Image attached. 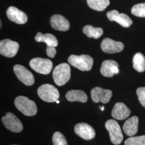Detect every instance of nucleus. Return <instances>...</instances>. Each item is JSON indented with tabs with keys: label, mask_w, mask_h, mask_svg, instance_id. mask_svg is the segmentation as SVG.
<instances>
[{
	"label": "nucleus",
	"mask_w": 145,
	"mask_h": 145,
	"mask_svg": "<svg viewBox=\"0 0 145 145\" xmlns=\"http://www.w3.org/2000/svg\"><path fill=\"white\" fill-rule=\"evenodd\" d=\"M70 65L81 71L91 70L93 65V59L88 55H71L68 59Z\"/></svg>",
	"instance_id": "3"
},
{
	"label": "nucleus",
	"mask_w": 145,
	"mask_h": 145,
	"mask_svg": "<svg viewBox=\"0 0 145 145\" xmlns=\"http://www.w3.org/2000/svg\"><path fill=\"white\" fill-rule=\"evenodd\" d=\"M7 15L10 21L17 24H23L27 21V17L22 11L15 7H10L7 10Z\"/></svg>",
	"instance_id": "14"
},
{
	"label": "nucleus",
	"mask_w": 145,
	"mask_h": 145,
	"mask_svg": "<svg viewBox=\"0 0 145 145\" xmlns=\"http://www.w3.org/2000/svg\"><path fill=\"white\" fill-rule=\"evenodd\" d=\"M35 40L37 42H44L47 44V47H57L58 42L56 37L50 33L42 34L41 32H38L35 37Z\"/></svg>",
	"instance_id": "20"
},
{
	"label": "nucleus",
	"mask_w": 145,
	"mask_h": 145,
	"mask_svg": "<svg viewBox=\"0 0 145 145\" xmlns=\"http://www.w3.org/2000/svg\"><path fill=\"white\" fill-rule=\"evenodd\" d=\"M112 96V91L104 89L100 87H95L91 91V96L95 103L101 102L103 104L108 103Z\"/></svg>",
	"instance_id": "10"
},
{
	"label": "nucleus",
	"mask_w": 145,
	"mask_h": 145,
	"mask_svg": "<svg viewBox=\"0 0 145 145\" xmlns=\"http://www.w3.org/2000/svg\"><path fill=\"white\" fill-rule=\"evenodd\" d=\"M133 67L138 72L145 71V57L141 53L135 54L133 57Z\"/></svg>",
	"instance_id": "21"
},
{
	"label": "nucleus",
	"mask_w": 145,
	"mask_h": 145,
	"mask_svg": "<svg viewBox=\"0 0 145 145\" xmlns=\"http://www.w3.org/2000/svg\"><path fill=\"white\" fill-rule=\"evenodd\" d=\"M131 114L130 109L123 103L118 102L114 105L111 115L115 119L124 120L129 117Z\"/></svg>",
	"instance_id": "17"
},
{
	"label": "nucleus",
	"mask_w": 145,
	"mask_h": 145,
	"mask_svg": "<svg viewBox=\"0 0 145 145\" xmlns=\"http://www.w3.org/2000/svg\"><path fill=\"white\" fill-rule=\"evenodd\" d=\"M101 47L104 52L113 54L121 52L124 48V45L121 42H116L107 38L103 40Z\"/></svg>",
	"instance_id": "12"
},
{
	"label": "nucleus",
	"mask_w": 145,
	"mask_h": 145,
	"mask_svg": "<svg viewBox=\"0 0 145 145\" xmlns=\"http://www.w3.org/2000/svg\"><path fill=\"white\" fill-rule=\"evenodd\" d=\"M88 6L95 10L102 11L110 5L109 0H87Z\"/></svg>",
	"instance_id": "23"
},
{
	"label": "nucleus",
	"mask_w": 145,
	"mask_h": 145,
	"mask_svg": "<svg viewBox=\"0 0 145 145\" xmlns=\"http://www.w3.org/2000/svg\"><path fill=\"white\" fill-rule=\"evenodd\" d=\"M125 145H145V135L130 137L125 141Z\"/></svg>",
	"instance_id": "24"
},
{
	"label": "nucleus",
	"mask_w": 145,
	"mask_h": 145,
	"mask_svg": "<svg viewBox=\"0 0 145 145\" xmlns=\"http://www.w3.org/2000/svg\"><path fill=\"white\" fill-rule=\"evenodd\" d=\"M71 68L66 63H62L54 68L53 71V78L58 86L65 84L71 78Z\"/></svg>",
	"instance_id": "2"
},
{
	"label": "nucleus",
	"mask_w": 145,
	"mask_h": 145,
	"mask_svg": "<svg viewBox=\"0 0 145 145\" xmlns=\"http://www.w3.org/2000/svg\"><path fill=\"white\" fill-rule=\"evenodd\" d=\"M74 131L78 136L86 140L93 139L96 135L93 127L84 123H78L74 127Z\"/></svg>",
	"instance_id": "11"
},
{
	"label": "nucleus",
	"mask_w": 145,
	"mask_h": 145,
	"mask_svg": "<svg viewBox=\"0 0 145 145\" xmlns=\"http://www.w3.org/2000/svg\"><path fill=\"white\" fill-rule=\"evenodd\" d=\"M66 98L70 102H80L85 103L87 101L88 97L84 91L80 90H71L68 91Z\"/></svg>",
	"instance_id": "19"
},
{
	"label": "nucleus",
	"mask_w": 145,
	"mask_h": 145,
	"mask_svg": "<svg viewBox=\"0 0 145 145\" xmlns=\"http://www.w3.org/2000/svg\"><path fill=\"white\" fill-rule=\"evenodd\" d=\"M138 122L139 119L137 116H133L127 119L123 127L125 133L130 137L135 135L138 130Z\"/></svg>",
	"instance_id": "18"
},
{
	"label": "nucleus",
	"mask_w": 145,
	"mask_h": 145,
	"mask_svg": "<svg viewBox=\"0 0 145 145\" xmlns=\"http://www.w3.org/2000/svg\"><path fill=\"white\" fill-rule=\"evenodd\" d=\"M83 32L89 38L98 39L102 36L103 30L101 27H95L91 25H87L83 27Z\"/></svg>",
	"instance_id": "22"
},
{
	"label": "nucleus",
	"mask_w": 145,
	"mask_h": 145,
	"mask_svg": "<svg viewBox=\"0 0 145 145\" xmlns=\"http://www.w3.org/2000/svg\"><path fill=\"white\" fill-rule=\"evenodd\" d=\"M14 72L18 80L26 86H30L35 83L33 74L25 67L20 65H16L14 67Z\"/></svg>",
	"instance_id": "9"
},
{
	"label": "nucleus",
	"mask_w": 145,
	"mask_h": 145,
	"mask_svg": "<svg viewBox=\"0 0 145 145\" xmlns=\"http://www.w3.org/2000/svg\"><path fill=\"white\" fill-rule=\"evenodd\" d=\"M37 93L39 97L46 102H56L60 96L57 89L50 84H45L39 87Z\"/></svg>",
	"instance_id": "4"
},
{
	"label": "nucleus",
	"mask_w": 145,
	"mask_h": 145,
	"mask_svg": "<svg viewBox=\"0 0 145 145\" xmlns=\"http://www.w3.org/2000/svg\"><path fill=\"white\" fill-rule=\"evenodd\" d=\"M2 121L5 127L11 132L19 133L23 129L20 119L11 112H7L5 116L2 118Z\"/></svg>",
	"instance_id": "7"
},
{
	"label": "nucleus",
	"mask_w": 145,
	"mask_h": 145,
	"mask_svg": "<svg viewBox=\"0 0 145 145\" xmlns=\"http://www.w3.org/2000/svg\"><path fill=\"white\" fill-rule=\"evenodd\" d=\"M118 65L116 61L111 60L104 61L101 68L100 72L104 76L111 78L114 74L119 72Z\"/></svg>",
	"instance_id": "15"
},
{
	"label": "nucleus",
	"mask_w": 145,
	"mask_h": 145,
	"mask_svg": "<svg viewBox=\"0 0 145 145\" xmlns=\"http://www.w3.org/2000/svg\"><path fill=\"white\" fill-rule=\"evenodd\" d=\"M56 50L54 47H47L46 53L47 56L48 57L53 58L55 57L56 54Z\"/></svg>",
	"instance_id": "28"
},
{
	"label": "nucleus",
	"mask_w": 145,
	"mask_h": 145,
	"mask_svg": "<svg viewBox=\"0 0 145 145\" xmlns=\"http://www.w3.org/2000/svg\"><path fill=\"white\" fill-rule=\"evenodd\" d=\"M137 94L140 104L145 108V87H140L137 90Z\"/></svg>",
	"instance_id": "27"
},
{
	"label": "nucleus",
	"mask_w": 145,
	"mask_h": 145,
	"mask_svg": "<svg viewBox=\"0 0 145 145\" xmlns=\"http://www.w3.org/2000/svg\"><path fill=\"white\" fill-rule=\"evenodd\" d=\"M19 47L18 42L8 39H4L0 42V53L5 57H14L18 52Z\"/></svg>",
	"instance_id": "8"
},
{
	"label": "nucleus",
	"mask_w": 145,
	"mask_h": 145,
	"mask_svg": "<svg viewBox=\"0 0 145 145\" xmlns=\"http://www.w3.org/2000/svg\"><path fill=\"white\" fill-rule=\"evenodd\" d=\"M50 24L52 28L57 31H67L70 27L69 21L65 17L59 14L52 16L50 18Z\"/></svg>",
	"instance_id": "16"
},
{
	"label": "nucleus",
	"mask_w": 145,
	"mask_h": 145,
	"mask_svg": "<svg viewBox=\"0 0 145 145\" xmlns=\"http://www.w3.org/2000/svg\"><path fill=\"white\" fill-rule=\"evenodd\" d=\"M106 129L109 132L110 140L114 145H119L123 140L122 131L118 123L114 119H110L105 124Z\"/></svg>",
	"instance_id": "5"
},
{
	"label": "nucleus",
	"mask_w": 145,
	"mask_h": 145,
	"mask_svg": "<svg viewBox=\"0 0 145 145\" xmlns=\"http://www.w3.org/2000/svg\"><path fill=\"white\" fill-rule=\"evenodd\" d=\"M99 109H101L102 111H104V107L103 106H100V107H99Z\"/></svg>",
	"instance_id": "29"
},
{
	"label": "nucleus",
	"mask_w": 145,
	"mask_h": 145,
	"mask_svg": "<svg viewBox=\"0 0 145 145\" xmlns=\"http://www.w3.org/2000/svg\"><path fill=\"white\" fill-rule=\"evenodd\" d=\"M131 12L137 17H145V3L134 5L131 9Z\"/></svg>",
	"instance_id": "25"
},
{
	"label": "nucleus",
	"mask_w": 145,
	"mask_h": 145,
	"mask_svg": "<svg viewBox=\"0 0 145 145\" xmlns=\"http://www.w3.org/2000/svg\"><path fill=\"white\" fill-rule=\"evenodd\" d=\"M1 26H2V23H1Z\"/></svg>",
	"instance_id": "31"
},
{
	"label": "nucleus",
	"mask_w": 145,
	"mask_h": 145,
	"mask_svg": "<svg viewBox=\"0 0 145 145\" xmlns=\"http://www.w3.org/2000/svg\"><path fill=\"white\" fill-rule=\"evenodd\" d=\"M53 144L54 145H68L67 140L64 135L59 132H56L53 135Z\"/></svg>",
	"instance_id": "26"
},
{
	"label": "nucleus",
	"mask_w": 145,
	"mask_h": 145,
	"mask_svg": "<svg viewBox=\"0 0 145 145\" xmlns=\"http://www.w3.org/2000/svg\"><path fill=\"white\" fill-rule=\"evenodd\" d=\"M15 105L17 109L26 116H33L37 113L36 103L25 96L17 97L15 100Z\"/></svg>",
	"instance_id": "1"
},
{
	"label": "nucleus",
	"mask_w": 145,
	"mask_h": 145,
	"mask_svg": "<svg viewBox=\"0 0 145 145\" xmlns=\"http://www.w3.org/2000/svg\"><path fill=\"white\" fill-rule=\"evenodd\" d=\"M29 65L31 68L35 72L44 75L50 74L53 68L52 61L41 57L32 59L30 61Z\"/></svg>",
	"instance_id": "6"
},
{
	"label": "nucleus",
	"mask_w": 145,
	"mask_h": 145,
	"mask_svg": "<svg viewBox=\"0 0 145 145\" xmlns=\"http://www.w3.org/2000/svg\"><path fill=\"white\" fill-rule=\"evenodd\" d=\"M56 102H57V103H59V101H57V100L56 101Z\"/></svg>",
	"instance_id": "30"
},
{
	"label": "nucleus",
	"mask_w": 145,
	"mask_h": 145,
	"mask_svg": "<svg viewBox=\"0 0 145 145\" xmlns=\"http://www.w3.org/2000/svg\"></svg>",
	"instance_id": "32"
},
{
	"label": "nucleus",
	"mask_w": 145,
	"mask_h": 145,
	"mask_svg": "<svg viewBox=\"0 0 145 145\" xmlns=\"http://www.w3.org/2000/svg\"><path fill=\"white\" fill-rule=\"evenodd\" d=\"M106 16L110 21H115L124 27H129L133 23V22L129 16L124 13L120 14L116 10L108 12Z\"/></svg>",
	"instance_id": "13"
}]
</instances>
